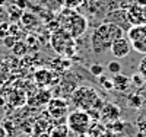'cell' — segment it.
Segmentation results:
<instances>
[{"mask_svg": "<svg viewBox=\"0 0 146 137\" xmlns=\"http://www.w3.org/2000/svg\"><path fill=\"white\" fill-rule=\"evenodd\" d=\"M72 102L76 105V109L86 111L91 117L92 114H95L94 117L100 115V111L104 105L98 92L86 85L75 88V91L72 92Z\"/></svg>", "mask_w": 146, "mask_h": 137, "instance_id": "cell-1", "label": "cell"}, {"mask_svg": "<svg viewBox=\"0 0 146 137\" xmlns=\"http://www.w3.org/2000/svg\"><path fill=\"white\" fill-rule=\"evenodd\" d=\"M57 22L62 31L69 34L73 40L82 36L88 29V21L82 15H79L75 9L63 7L57 15Z\"/></svg>", "mask_w": 146, "mask_h": 137, "instance_id": "cell-2", "label": "cell"}, {"mask_svg": "<svg viewBox=\"0 0 146 137\" xmlns=\"http://www.w3.org/2000/svg\"><path fill=\"white\" fill-rule=\"evenodd\" d=\"M91 122H92V117L86 113V111H82V109L72 111V113H69L67 117H66V126L69 127L70 131H73L78 136L88 134Z\"/></svg>", "mask_w": 146, "mask_h": 137, "instance_id": "cell-3", "label": "cell"}, {"mask_svg": "<svg viewBox=\"0 0 146 137\" xmlns=\"http://www.w3.org/2000/svg\"><path fill=\"white\" fill-rule=\"evenodd\" d=\"M113 41L110 38V32H108V22L101 23L100 26H96L95 31L91 35V45L95 54H101L107 50H110Z\"/></svg>", "mask_w": 146, "mask_h": 137, "instance_id": "cell-4", "label": "cell"}, {"mask_svg": "<svg viewBox=\"0 0 146 137\" xmlns=\"http://www.w3.org/2000/svg\"><path fill=\"white\" fill-rule=\"evenodd\" d=\"M127 40L136 53L146 56V25H133L127 31Z\"/></svg>", "mask_w": 146, "mask_h": 137, "instance_id": "cell-5", "label": "cell"}, {"mask_svg": "<svg viewBox=\"0 0 146 137\" xmlns=\"http://www.w3.org/2000/svg\"><path fill=\"white\" fill-rule=\"evenodd\" d=\"M51 45H53V48L56 50L58 54L72 56L73 53H75V41H73V38H72L69 34H66L62 29H58L53 35Z\"/></svg>", "mask_w": 146, "mask_h": 137, "instance_id": "cell-6", "label": "cell"}, {"mask_svg": "<svg viewBox=\"0 0 146 137\" xmlns=\"http://www.w3.org/2000/svg\"><path fill=\"white\" fill-rule=\"evenodd\" d=\"M48 114L54 120H63L69 114V104L63 98H51V101L48 102Z\"/></svg>", "mask_w": 146, "mask_h": 137, "instance_id": "cell-7", "label": "cell"}, {"mask_svg": "<svg viewBox=\"0 0 146 137\" xmlns=\"http://www.w3.org/2000/svg\"><path fill=\"white\" fill-rule=\"evenodd\" d=\"M126 18L131 26L133 25H146V7L135 3L129 7V10H126Z\"/></svg>", "mask_w": 146, "mask_h": 137, "instance_id": "cell-8", "label": "cell"}, {"mask_svg": "<svg viewBox=\"0 0 146 137\" xmlns=\"http://www.w3.org/2000/svg\"><path fill=\"white\" fill-rule=\"evenodd\" d=\"M110 51H111V54H113L117 60L126 58V57L130 54V51H131V45H130V42H129L127 38H120V40H117V41H114V42L111 44V47H110Z\"/></svg>", "mask_w": 146, "mask_h": 137, "instance_id": "cell-9", "label": "cell"}, {"mask_svg": "<svg viewBox=\"0 0 146 137\" xmlns=\"http://www.w3.org/2000/svg\"><path fill=\"white\" fill-rule=\"evenodd\" d=\"M120 114L121 111L120 108L115 105V104H111L108 102L105 105H102L101 111H100V120H102L104 122H113V121H117L120 118Z\"/></svg>", "mask_w": 146, "mask_h": 137, "instance_id": "cell-10", "label": "cell"}, {"mask_svg": "<svg viewBox=\"0 0 146 137\" xmlns=\"http://www.w3.org/2000/svg\"><path fill=\"white\" fill-rule=\"evenodd\" d=\"M35 83L38 86H48L53 83L54 79V71H51L50 69H40L35 71Z\"/></svg>", "mask_w": 146, "mask_h": 137, "instance_id": "cell-11", "label": "cell"}, {"mask_svg": "<svg viewBox=\"0 0 146 137\" xmlns=\"http://www.w3.org/2000/svg\"><path fill=\"white\" fill-rule=\"evenodd\" d=\"M111 83H113V89L114 91H118V92H126L130 85H131V80L129 76H124V74H113V79H111Z\"/></svg>", "mask_w": 146, "mask_h": 137, "instance_id": "cell-12", "label": "cell"}, {"mask_svg": "<svg viewBox=\"0 0 146 137\" xmlns=\"http://www.w3.org/2000/svg\"><path fill=\"white\" fill-rule=\"evenodd\" d=\"M107 134V127L104 126V124H101L98 120H95L91 122V127L88 130V134L89 137H104Z\"/></svg>", "mask_w": 146, "mask_h": 137, "instance_id": "cell-13", "label": "cell"}, {"mask_svg": "<svg viewBox=\"0 0 146 137\" xmlns=\"http://www.w3.org/2000/svg\"><path fill=\"white\" fill-rule=\"evenodd\" d=\"M21 23L27 28H34L38 25V18H36L35 13H31V12H23L21 16Z\"/></svg>", "mask_w": 146, "mask_h": 137, "instance_id": "cell-14", "label": "cell"}, {"mask_svg": "<svg viewBox=\"0 0 146 137\" xmlns=\"http://www.w3.org/2000/svg\"><path fill=\"white\" fill-rule=\"evenodd\" d=\"M69 127L66 126V124H58V126H56L51 131H50V137H69Z\"/></svg>", "mask_w": 146, "mask_h": 137, "instance_id": "cell-15", "label": "cell"}, {"mask_svg": "<svg viewBox=\"0 0 146 137\" xmlns=\"http://www.w3.org/2000/svg\"><path fill=\"white\" fill-rule=\"evenodd\" d=\"M12 51H13V54L15 56H19V57H22V56H25L27 53H28V45L23 42V41H16L15 42V45L12 47Z\"/></svg>", "mask_w": 146, "mask_h": 137, "instance_id": "cell-16", "label": "cell"}, {"mask_svg": "<svg viewBox=\"0 0 146 137\" xmlns=\"http://www.w3.org/2000/svg\"><path fill=\"white\" fill-rule=\"evenodd\" d=\"M7 13H9L10 21H18V19L22 16L23 10H22L21 7H18V6H10V7H9V10H7Z\"/></svg>", "mask_w": 146, "mask_h": 137, "instance_id": "cell-17", "label": "cell"}, {"mask_svg": "<svg viewBox=\"0 0 146 137\" xmlns=\"http://www.w3.org/2000/svg\"><path fill=\"white\" fill-rule=\"evenodd\" d=\"M104 70H105V67L102 66V64H92V66H89V73L92 74V76H95V77H101L102 74H104Z\"/></svg>", "mask_w": 146, "mask_h": 137, "instance_id": "cell-18", "label": "cell"}, {"mask_svg": "<svg viewBox=\"0 0 146 137\" xmlns=\"http://www.w3.org/2000/svg\"><path fill=\"white\" fill-rule=\"evenodd\" d=\"M58 3H62L64 7H69V9H76L79 7L82 3H83V0H57Z\"/></svg>", "mask_w": 146, "mask_h": 137, "instance_id": "cell-19", "label": "cell"}, {"mask_svg": "<svg viewBox=\"0 0 146 137\" xmlns=\"http://www.w3.org/2000/svg\"><path fill=\"white\" fill-rule=\"evenodd\" d=\"M107 70L111 73V74H118L121 71V64L118 63L117 60H113V61H110V63H108Z\"/></svg>", "mask_w": 146, "mask_h": 137, "instance_id": "cell-20", "label": "cell"}, {"mask_svg": "<svg viewBox=\"0 0 146 137\" xmlns=\"http://www.w3.org/2000/svg\"><path fill=\"white\" fill-rule=\"evenodd\" d=\"M9 74V66L6 61L0 60V80H5Z\"/></svg>", "mask_w": 146, "mask_h": 137, "instance_id": "cell-21", "label": "cell"}, {"mask_svg": "<svg viewBox=\"0 0 146 137\" xmlns=\"http://www.w3.org/2000/svg\"><path fill=\"white\" fill-rule=\"evenodd\" d=\"M130 80H131V83L133 85H136V86H142L146 80L142 77V74L140 73H136V74H133V76L130 77Z\"/></svg>", "mask_w": 146, "mask_h": 137, "instance_id": "cell-22", "label": "cell"}, {"mask_svg": "<svg viewBox=\"0 0 146 137\" xmlns=\"http://www.w3.org/2000/svg\"><path fill=\"white\" fill-rule=\"evenodd\" d=\"M15 42H16V38L12 34H9L7 36H5L3 38V44H5V47H9V48H12L15 45Z\"/></svg>", "mask_w": 146, "mask_h": 137, "instance_id": "cell-23", "label": "cell"}, {"mask_svg": "<svg viewBox=\"0 0 146 137\" xmlns=\"http://www.w3.org/2000/svg\"><path fill=\"white\" fill-rule=\"evenodd\" d=\"M139 73L142 74V77L146 80V56L142 58L140 64H139Z\"/></svg>", "mask_w": 146, "mask_h": 137, "instance_id": "cell-24", "label": "cell"}, {"mask_svg": "<svg viewBox=\"0 0 146 137\" xmlns=\"http://www.w3.org/2000/svg\"><path fill=\"white\" fill-rule=\"evenodd\" d=\"M58 63H60V58H57V60H56V63H54V64H58ZM60 66H62V70H66V67H69V66H70V61L64 58V60L62 61V64H60ZM56 67H57V66H54V69H56Z\"/></svg>", "mask_w": 146, "mask_h": 137, "instance_id": "cell-25", "label": "cell"}, {"mask_svg": "<svg viewBox=\"0 0 146 137\" xmlns=\"http://www.w3.org/2000/svg\"><path fill=\"white\" fill-rule=\"evenodd\" d=\"M0 137H9V134H7V131H6L3 124H0Z\"/></svg>", "mask_w": 146, "mask_h": 137, "instance_id": "cell-26", "label": "cell"}, {"mask_svg": "<svg viewBox=\"0 0 146 137\" xmlns=\"http://www.w3.org/2000/svg\"><path fill=\"white\" fill-rule=\"evenodd\" d=\"M16 6L21 7V9L23 10V9L27 7V0H18V2H16Z\"/></svg>", "mask_w": 146, "mask_h": 137, "instance_id": "cell-27", "label": "cell"}, {"mask_svg": "<svg viewBox=\"0 0 146 137\" xmlns=\"http://www.w3.org/2000/svg\"><path fill=\"white\" fill-rule=\"evenodd\" d=\"M136 5H139V6H143V7H146V0H136Z\"/></svg>", "mask_w": 146, "mask_h": 137, "instance_id": "cell-28", "label": "cell"}, {"mask_svg": "<svg viewBox=\"0 0 146 137\" xmlns=\"http://www.w3.org/2000/svg\"><path fill=\"white\" fill-rule=\"evenodd\" d=\"M104 137H118V136H115V134H111V133H108V131H107V134H105Z\"/></svg>", "mask_w": 146, "mask_h": 137, "instance_id": "cell-29", "label": "cell"}, {"mask_svg": "<svg viewBox=\"0 0 146 137\" xmlns=\"http://www.w3.org/2000/svg\"><path fill=\"white\" fill-rule=\"evenodd\" d=\"M5 105V98H2V96H0V108H2Z\"/></svg>", "mask_w": 146, "mask_h": 137, "instance_id": "cell-30", "label": "cell"}, {"mask_svg": "<svg viewBox=\"0 0 146 137\" xmlns=\"http://www.w3.org/2000/svg\"><path fill=\"white\" fill-rule=\"evenodd\" d=\"M79 137H86V134H82V136H79Z\"/></svg>", "mask_w": 146, "mask_h": 137, "instance_id": "cell-31", "label": "cell"}]
</instances>
